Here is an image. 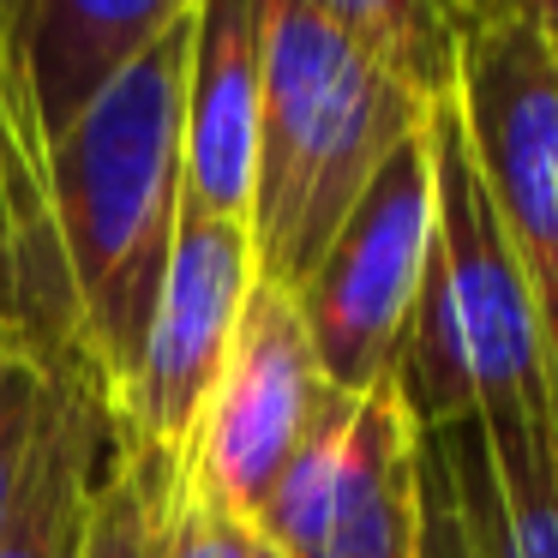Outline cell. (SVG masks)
<instances>
[{"label":"cell","instance_id":"obj_1","mask_svg":"<svg viewBox=\"0 0 558 558\" xmlns=\"http://www.w3.org/2000/svg\"><path fill=\"white\" fill-rule=\"evenodd\" d=\"M186 19L61 133L25 246L0 265V318L54 378L109 414L157 313L186 217L181 181Z\"/></svg>","mask_w":558,"mask_h":558},{"label":"cell","instance_id":"obj_2","mask_svg":"<svg viewBox=\"0 0 558 558\" xmlns=\"http://www.w3.org/2000/svg\"><path fill=\"white\" fill-rule=\"evenodd\" d=\"M426 114L433 102L330 31L313 7L265 0V102L246 210L258 282L301 289Z\"/></svg>","mask_w":558,"mask_h":558},{"label":"cell","instance_id":"obj_3","mask_svg":"<svg viewBox=\"0 0 558 558\" xmlns=\"http://www.w3.org/2000/svg\"><path fill=\"white\" fill-rule=\"evenodd\" d=\"M426 150H433V246L390 378L414 426L433 433L474 414L486 397H510L553 378L529 282L481 181L457 97L433 102Z\"/></svg>","mask_w":558,"mask_h":558},{"label":"cell","instance_id":"obj_4","mask_svg":"<svg viewBox=\"0 0 558 558\" xmlns=\"http://www.w3.org/2000/svg\"><path fill=\"white\" fill-rule=\"evenodd\" d=\"M258 289V258L246 222L186 210L169 253L157 313L138 342L121 397L109 402L114 469L138 486L157 517L193 493V450L229 366L246 294Z\"/></svg>","mask_w":558,"mask_h":558},{"label":"cell","instance_id":"obj_5","mask_svg":"<svg viewBox=\"0 0 558 558\" xmlns=\"http://www.w3.org/2000/svg\"><path fill=\"white\" fill-rule=\"evenodd\" d=\"M193 0H0V265L25 246L61 133Z\"/></svg>","mask_w":558,"mask_h":558},{"label":"cell","instance_id":"obj_6","mask_svg":"<svg viewBox=\"0 0 558 558\" xmlns=\"http://www.w3.org/2000/svg\"><path fill=\"white\" fill-rule=\"evenodd\" d=\"M253 529L289 558H414L421 426L397 378L366 397L330 390Z\"/></svg>","mask_w":558,"mask_h":558},{"label":"cell","instance_id":"obj_7","mask_svg":"<svg viewBox=\"0 0 558 558\" xmlns=\"http://www.w3.org/2000/svg\"><path fill=\"white\" fill-rule=\"evenodd\" d=\"M457 109L529 282L558 402V43L529 25L469 31Z\"/></svg>","mask_w":558,"mask_h":558},{"label":"cell","instance_id":"obj_8","mask_svg":"<svg viewBox=\"0 0 558 558\" xmlns=\"http://www.w3.org/2000/svg\"><path fill=\"white\" fill-rule=\"evenodd\" d=\"M426 246H433V150L421 126L378 169V181L349 210L313 277L294 289L330 390L366 397L397 373L402 330L426 277Z\"/></svg>","mask_w":558,"mask_h":558},{"label":"cell","instance_id":"obj_9","mask_svg":"<svg viewBox=\"0 0 558 558\" xmlns=\"http://www.w3.org/2000/svg\"><path fill=\"white\" fill-rule=\"evenodd\" d=\"M330 385L318 373L313 337L289 289L258 282L246 294L229 366L217 378L210 414L193 450V493L234 522H258L289 457L313 433Z\"/></svg>","mask_w":558,"mask_h":558},{"label":"cell","instance_id":"obj_10","mask_svg":"<svg viewBox=\"0 0 558 558\" xmlns=\"http://www.w3.org/2000/svg\"><path fill=\"white\" fill-rule=\"evenodd\" d=\"M265 102V0H193L181 73L186 210L246 222Z\"/></svg>","mask_w":558,"mask_h":558},{"label":"cell","instance_id":"obj_11","mask_svg":"<svg viewBox=\"0 0 558 558\" xmlns=\"http://www.w3.org/2000/svg\"><path fill=\"white\" fill-rule=\"evenodd\" d=\"M109 469H114V438L102 402L90 390L54 378L25 498H19L13 522L0 534V558H78L90 498L109 481Z\"/></svg>","mask_w":558,"mask_h":558},{"label":"cell","instance_id":"obj_12","mask_svg":"<svg viewBox=\"0 0 558 558\" xmlns=\"http://www.w3.org/2000/svg\"><path fill=\"white\" fill-rule=\"evenodd\" d=\"M330 31L366 49L385 73H397L414 97L445 102L462 78V25L457 0H301Z\"/></svg>","mask_w":558,"mask_h":558},{"label":"cell","instance_id":"obj_13","mask_svg":"<svg viewBox=\"0 0 558 558\" xmlns=\"http://www.w3.org/2000/svg\"><path fill=\"white\" fill-rule=\"evenodd\" d=\"M49 390H54V373L25 349V342L19 337L0 342V534H7L19 498H25Z\"/></svg>","mask_w":558,"mask_h":558},{"label":"cell","instance_id":"obj_14","mask_svg":"<svg viewBox=\"0 0 558 558\" xmlns=\"http://www.w3.org/2000/svg\"><path fill=\"white\" fill-rule=\"evenodd\" d=\"M78 558H162V517L138 498V486L121 469H109V481L90 498Z\"/></svg>","mask_w":558,"mask_h":558},{"label":"cell","instance_id":"obj_15","mask_svg":"<svg viewBox=\"0 0 558 558\" xmlns=\"http://www.w3.org/2000/svg\"><path fill=\"white\" fill-rule=\"evenodd\" d=\"M414 558H469V534H462L457 498H450L445 469H438L426 433H421V546H414Z\"/></svg>","mask_w":558,"mask_h":558},{"label":"cell","instance_id":"obj_16","mask_svg":"<svg viewBox=\"0 0 558 558\" xmlns=\"http://www.w3.org/2000/svg\"><path fill=\"white\" fill-rule=\"evenodd\" d=\"M229 522L234 517H222L198 493H186L162 517V558H229Z\"/></svg>","mask_w":558,"mask_h":558},{"label":"cell","instance_id":"obj_17","mask_svg":"<svg viewBox=\"0 0 558 558\" xmlns=\"http://www.w3.org/2000/svg\"><path fill=\"white\" fill-rule=\"evenodd\" d=\"M469 31H498V25H529L558 43V0H457Z\"/></svg>","mask_w":558,"mask_h":558},{"label":"cell","instance_id":"obj_18","mask_svg":"<svg viewBox=\"0 0 558 558\" xmlns=\"http://www.w3.org/2000/svg\"><path fill=\"white\" fill-rule=\"evenodd\" d=\"M229 558H289L277 541L253 529V522H229Z\"/></svg>","mask_w":558,"mask_h":558}]
</instances>
